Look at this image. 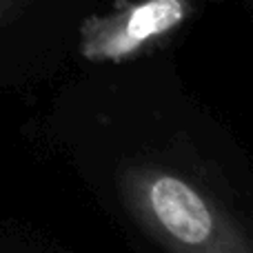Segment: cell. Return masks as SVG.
Instances as JSON below:
<instances>
[{"instance_id":"1","label":"cell","mask_w":253,"mask_h":253,"mask_svg":"<svg viewBox=\"0 0 253 253\" xmlns=\"http://www.w3.org/2000/svg\"><path fill=\"white\" fill-rule=\"evenodd\" d=\"M187 16L184 0H144L107 20H91L84 29L89 58H123L142 42L171 31Z\"/></svg>"},{"instance_id":"2","label":"cell","mask_w":253,"mask_h":253,"mask_svg":"<svg viewBox=\"0 0 253 253\" xmlns=\"http://www.w3.org/2000/svg\"><path fill=\"white\" fill-rule=\"evenodd\" d=\"M149 207L158 222L184 245H202L213 233V218L207 202L178 178L160 175L153 180Z\"/></svg>"}]
</instances>
